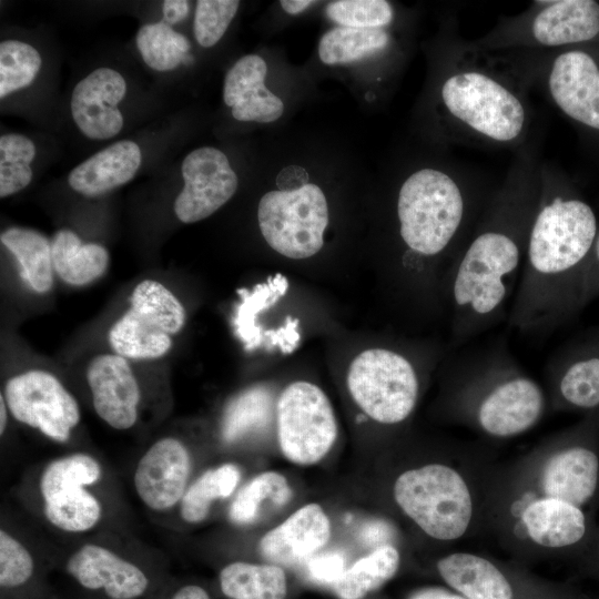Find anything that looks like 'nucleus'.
I'll use <instances>...</instances> for the list:
<instances>
[{"label":"nucleus","mask_w":599,"mask_h":599,"mask_svg":"<svg viewBox=\"0 0 599 599\" xmlns=\"http://www.w3.org/2000/svg\"><path fill=\"white\" fill-rule=\"evenodd\" d=\"M240 7L236 0H200L196 2L193 31L203 48L215 45L224 35Z\"/></svg>","instance_id":"a19ab883"},{"label":"nucleus","mask_w":599,"mask_h":599,"mask_svg":"<svg viewBox=\"0 0 599 599\" xmlns=\"http://www.w3.org/2000/svg\"><path fill=\"white\" fill-rule=\"evenodd\" d=\"M495 189L460 164L412 171L399 185L395 206L405 266L420 271L424 261L444 257L453 266Z\"/></svg>","instance_id":"20e7f679"},{"label":"nucleus","mask_w":599,"mask_h":599,"mask_svg":"<svg viewBox=\"0 0 599 599\" xmlns=\"http://www.w3.org/2000/svg\"><path fill=\"white\" fill-rule=\"evenodd\" d=\"M142 162L140 146L118 141L77 165L68 176L70 187L87 196H100L130 182Z\"/></svg>","instance_id":"5701e85b"},{"label":"nucleus","mask_w":599,"mask_h":599,"mask_svg":"<svg viewBox=\"0 0 599 599\" xmlns=\"http://www.w3.org/2000/svg\"><path fill=\"white\" fill-rule=\"evenodd\" d=\"M328 205L322 189L313 183L294 190L265 193L257 221L266 243L278 254L303 260L318 253L328 225Z\"/></svg>","instance_id":"9b49d317"},{"label":"nucleus","mask_w":599,"mask_h":599,"mask_svg":"<svg viewBox=\"0 0 599 599\" xmlns=\"http://www.w3.org/2000/svg\"><path fill=\"white\" fill-rule=\"evenodd\" d=\"M101 466L87 454H73L53 460L41 476L40 490L43 499L75 487L97 483L101 477Z\"/></svg>","instance_id":"58836bf2"},{"label":"nucleus","mask_w":599,"mask_h":599,"mask_svg":"<svg viewBox=\"0 0 599 599\" xmlns=\"http://www.w3.org/2000/svg\"><path fill=\"white\" fill-rule=\"evenodd\" d=\"M265 60L257 54L238 59L224 79L223 99L238 121L274 122L284 111L283 101L264 84Z\"/></svg>","instance_id":"4be33fe9"},{"label":"nucleus","mask_w":599,"mask_h":599,"mask_svg":"<svg viewBox=\"0 0 599 599\" xmlns=\"http://www.w3.org/2000/svg\"><path fill=\"white\" fill-rule=\"evenodd\" d=\"M599 296V229L588 255L580 287V309Z\"/></svg>","instance_id":"c03bdc74"},{"label":"nucleus","mask_w":599,"mask_h":599,"mask_svg":"<svg viewBox=\"0 0 599 599\" xmlns=\"http://www.w3.org/2000/svg\"><path fill=\"white\" fill-rule=\"evenodd\" d=\"M184 186L173 205L176 217L186 224L202 221L235 194L238 179L229 159L219 149L202 146L190 152L181 166Z\"/></svg>","instance_id":"2eb2a0df"},{"label":"nucleus","mask_w":599,"mask_h":599,"mask_svg":"<svg viewBox=\"0 0 599 599\" xmlns=\"http://www.w3.org/2000/svg\"><path fill=\"white\" fill-rule=\"evenodd\" d=\"M126 93L123 75L114 69L101 67L81 79L71 95V114L83 135L91 140H109L118 135L124 124L118 104Z\"/></svg>","instance_id":"a211bd4d"},{"label":"nucleus","mask_w":599,"mask_h":599,"mask_svg":"<svg viewBox=\"0 0 599 599\" xmlns=\"http://www.w3.org/2000/svg\"><path fill=\"white\" fill-rule=\"evenodd\" d=\"M130 306L111 326L108 341L113 353L129 361L165 356L186 321L180 300L162 283L143 280L129 297Z\"/></svg>","instance_id":"1a4fd4ad"},{"label":"nucleus","mask_w":599,"mask_h":599,"mask_svg":"<svg viewBox=\"0 0 599 599\" xmlns=\"http://www.w3.org/2000/svg\"><path fill=\"white\" fill-rule=\"evenodd\" d=\"M219 588L226 599H285L288 580L278 565L234 561L220 570Z\"/></svg>","instance_id":"cd10ccee"},{"label":"nucleus","mask_w":599,"mask_h":599,"mask_svg":"<svg viewBox=\"0 0 599 599\" xmlns=\"http://www.w3.org/2000/svg\"><path fill=\"white\" fill-rule=\"evenodd\" d=\"M392 35L383 29L336 27L318 43V57L325 64L349 63L389 48Z\"/></svg>","instance_id":"7c9ffc66"},{"label":"nucleus","mask_w":599,"mask_h":599,"mask_svg":"<svg viewBox=\"0 0 599 599\" xmlns=\"http://www.w3.org/2000/svg\"><path fill=\"white\" fill-rule=\"evenodd\" d=\"M436 115L448 142L514 152L532 136L530 85L505 52L465 39L457 26L444 39Z\"/></svg>","instance_id":"7ed1b4c3"},{"label":"nucleus","mask_w":599,"mask_h":599,"mask_svg":"<svg viewBox=\"0 0 599 599\" xmlns=\"http://www.w3.org/2000/svg\"><path fill=\"white\" fill-rule=\"evenodd\" d=\"M191 471V457L185 445L164 437L141 457L134 474L135 490L153 510H166L182 499Z\"/></svg>","instance_id":"aec40b11"},{"label":"nucleus","mask_w":599,"mask_h":599,"mask_svg":"<svg viewBox=\"0 0 599 599\" xmlns=\"http://www.w3.org/2000/svg\"><path fill=\"white\" fill-rule=\"evenodd\" d=\"M329 536L327 515L319 505L308 504L266 532L260 541V551L270 564H305L326 545Z\"/></svg>","instance_id":"412c9836"},{"label":"nucleus","mask_w":599,"mask_h":599,"mask_svg":"<svg viewBox=\"0 0 599 599\" xmlns=\"http://www.w3.org/2000/svg\"><path fill=\"white\" fill-rule=\"evenodd\" d=\"M407 599H466L456 591L440 587H424L412 592Z\"/></svg>","instance_id":"09e8293b"},{"label":"nucleus","mask_w":599,"mask_h":599,"mask_svg":"<svg viewBox=\"0 0 599 599\" xmlns=\"http://www.w3.org/2000/svg\"><path fill=\"white\" fill-rule=\"evenodd\" d=\"M598 229L590 204L542 161L539 202L507 317L510 327L542 334L580 309L581 280Z\"/></svg>","instance_id":"f03ea898"},{"label":"nucleus","mask_w":599,"mask_h":599,"mask_svg":"<svg viewBox=\"0 0 599 599\" xmlns=\"http://www.w3.org/2000/svg\"><path fill=\"white\" fill-rule=\"evenodd\" d=\"M599 419L587 417L566 444L552 453L541 473L545 497L583 509L599 493Z\"/></svg>","instance_id":"4468645a"},{"label":"nucleus","mask_w":599,"mask_h":599,"mask_svg":"<svg viewBox=\"0 0 599 599\" xmlns=\"http://www.w3.org/2000/svg\"><path fill=\"white\" fill-rule=\"evenodd\" d=\"M169 599H212V597L203 586L190 582L172 590Z\"/></svg>","instance_id":"de8ad7c7"},{"label":"nucleus","mask_w":599,"mask_h":599,"mask_svg":"<svg viewBox=\"0 0 599 599\" xmlns=\"http://www.w3.org/2000/svg\"><path fill=\"white\" fill-rule=\"evenodd\" d=\"M275 418L280 448L296 465L319 461L337 436L328 397L309 382H294L284 388L276 402Z\"/></svg>","instance_id":"f8f14e48"},{"label":"nucleus","mask_w":599,"mask_h":599,"mask_svg":"<svg viewBox=\"0 0 599 599\" xmlns=\"http://www.w3.org/2000/svg\"><path fill=\"white\" fill-rule=\"evenodd\" d=\"M101 512L99 500L84 487L64 489L44 499L47 519L69 532L91 529L100 520Z\"/></svg>","instance_id":"f704fd0d"},{"label":"nucleus","mask_w":599,"mask_h":599,"mask_svg":"<svg viewBox=\"0 0 599 599\" xmlns=\"http://www.w3.org/2000/svg\"><path fill=\"white\" fill-rule=\"evenodd\" d=\"M389 536L388 526L380 520H370L362 525L358 531V537L362 542L374 546L382 545V542Z\"/></svg>","instance_id":"a18cd8bd"},{"label":"nucleus","mask_w":599,"mask_h":599,"mask_svg":"<svg viewBox=\"0 0 599 599\" xmlns=\"http://www.w3.org/2000/svg\"><path fill=\"white\" fill-rule=\"evenodd\" d=\"M51 250L55 275L71 286H84L99 280L110 264L109 251L103 245L83 243L68 229L54 234Z\"/></svg>","instance_id":"a878e982"},{"label":"nucleus","mask_w":599,"mask_h":599,"mask_svg":"<svg viewBox=\"0 0 599 599\" xmlns=\"http://www.w3.org/2000/svg\"><path fill=\"white\" fill-rule=\"evenodd\" d=\"M3 396L18 422L55 441H67L80 422L78 402L49 372L30 369L12 376Z\"/></svg>","instance_id":"ddd939ff"},{"label":"nucleus","mask_w":599,"mask_h":599,"mask_svg":"<svg viewBox=\"0 0 599 599\" xmlns=\"http://www.w3.org/2000/svg\"><path fill=\"white\" fill-rule=\"evenodd\" d=\"M241 479V471L234 464H224L206 470L200 476L181 499V516L187 522L204 520L216 499L229 497Z\"/></svg>","instance_id":"473e14b6"},{"label":"nucleus","mask_w":599,"mask_h":599,"mask_svg":"<svg viewBox=\"0 0 599 599\" xmlns=\"http://www.w3.org/2000/svg\"><path fill=\"white\" fill-rule=\"evenodd\" d=\"M596 549L599 551V537H598V539H597Z\"/></svg>","instance_id":"603ef678"},{"label":"nucleus","mask_w":599,"mask_h":599,"mask_svg":"<svg viewBox=\"0 0 599 599\" xmlns=\"http://www.w3.org/2000/svg\"><path fill=\"white\" fill-rule=\"evenodd\" d=\"M85 377L98 416L114 429L131 428L138 419L141 394L129 359L113 352L97 355Z\"/></svg>","instance_id":"6ab92c4d"},{"label":"nucleus","mask_w":599,"mask_h":599,"mask_svg":"<svg viewBox=\"0 0 599 599\" xmlns=\"http://www.w3.org/2000/svg\"><path fill=\"white\" fill-rule=\"evenodd\" d=\"M288 281L281 273L270 276L264 283L254 286L252 292L242 290V303L235 317L236 333L245 343L246 349L264 344V332L256 324L260 312L274 305L287 291Z\"/></svg>","instance_id":"c9c22d12"},{"label":"nucleus","mask_w":599,"mask_h":599,"mask_svg":"<svg viewBox=\"0 0 599 599\" xmlns=\"http://www.w3.org/2000/svg\"><path fill=\"white\" fill-rule=\"evenodd\" d=\"M400 556L390 545L377 547L347 567L332 587L339 599H363L389 581L398 571Z\"/></svg>","instance_id":"c85d7f7f"},{"label":"nucleus","mask_w":599,"mask_h":599,"mask_svg":"<svg viewBox=\"0 0 599 599\" xmlns=\"http://www.w3.org/2000/svg\"><path fill=\"white\" fill-rule=\"evenodd\" d=\"M1 244L20 267L22 281L37 294L49 293L54 284L51 241L42 233L11 226L0 235Z\"/></svg>","instance_id":"bb28decb"},{"label":"nucleus","mask_w":599,"mask_h":599,"mask_svg":"<svg viewBox=\"0 0 599 599\" xmlns=\"http://www.w3.org/2000/svg\"><path fill=\"white\" fill-rule=\"evenodd\" d=\"M65 571L81 588L106 599H140L151 588V578L140 566L93 544L77 550Z\"/></svg>","instance_id":"f3484780"},{"label":"nucleus","mask_w":599,"mask_h":599,"mask_svg":"<svg viewBox=\"0 0 599 599\" xmlns=\"http://www.w3.org/2000/svg\"><path fill=\"white\" fill-rule=\"evenodd\" d=\"M441 579L466 599H514L506 575L491 561L477 555L454 552L436 565Z\"/></svg>","instance_id":"393cba45"},{"label":"nucleus","mask_w":599,"mask_h":599,"mask_svg":"<svg viewBox=\"0 0 599 599\" xmlns=\"http://www.w3.org/2000/svg\"><path fill=\"white\" fill-rule=\"evenodd\" d=\"M8 405L6 403V398L3 394L0 395V433L1 435L4 433L7 427V419H8Z\"/></svg>","instance_id":"3c124183"},{"label":"nucleus","mask_w":599,"mask_h":599,"mask_svg":"<svg viewBox=\"0 0 599 599\" xmlns=\"http://www.w3.org/2000/svg\"><path fill=\"white\" fill-rule=\"evenodd\" d=\"M599 40V2L534 1L473 42L488 51H550Z\"/></svg>","instance_id":"0eeeda50"},{"label":"nucleus","mask_w":599,"mask_h":599,"mask_svg":"<svg viewBox=\"0 0 599 599\" xmlns=\"http://www.w3.org/2000/svg\"><path fill=\"white\" fill-rule=\"evenodd\" d=\"M393 491L403 512L434 539L456 540L470 525V490L464 477L447 465L406 470L397 477Z\"/></svg>","instance_id":"6e6552de"},{"label":"nucleus","mask_w":599,"mask_h":599,"mask_svg":"<svg viewBox=\"0 0 599 599\" xmlns=\"http://www.w3.org/2000/svg\"><path fill=\"white\" fill-rule=\"evenodd\" d=\"M522 522L529 538L546 548L573 547L589 535L583 509L556 498L530 502L522 512Z\"/></svg>","instance_id":"b1692460"},{"label":"nucleus","mask_w":599,"mask_h":599,"mask_svg":"<svg viewBox=\"0 0 599 599\" xmlns=\"http://www.w3.org/2000/svg\"><path fill=\"white\" fill-rule=\"evenodd\" d=\"M326 16L341 27L383 29L395 19L393 6L385 0H337L326 7Z\"/></svg>","instance_id":"ea45409f"},{"label":"nucleus","mask_w":599,"mask_h":599,"mask_svg":"<svg viewBox=\"0 0 599 599\" xmlns=\"http://www.w3.org/2000/svg\"><path fill=\"white\" fill-rule=\"evenodd\" d=\"M292 497L286 478L276 471H264L250 480L236 495L230 508V518L237 525L255 521L264 502L273 508L287 504Z\"/></svg>","instance_id":"72a5a7b5"},{"label":"nucleus","mask_w":599,"mask_h":599,"mask_svg":"<svg viewBox=\"0 0 599 599\" xmlns=\"http://www.w3.org/2000/svg\"><path fill=\"white\" fill-rule=\"evenodd\" d=\"M282 9L288 14H298L306 10L309 6L314 4L315 1L311 0H282Z\"/></svg>","instance_id":"8fccbe9b"},{"label":"nucleus","mask_w":599,"mask_h":599,"mask_svg":"<svg viewBox=\"0 0 599 599\" xmlns=\"http://www.w3.org/2000/svg\"><path fill=\"white\" fill-rule=\"evenodd\" d=\"M458 403L489 436L508 438L532 428L546 407L542 388L504 347L458 358Z\"/></svg>","instance_id":"39448f33"},{"label":"nucleus","mask_w":599,"mask_h":599,"mask_svg":"<svg viewBox=\"0 0 599 599\" xmlns=\"http://www.w3.org/2000/svg\"><path fill=\"white\" fill-rule=\"evenodd\" d=\"M139 52L148 67L164 72L189 63L191 43L164 21L146 23L136 33Z\"/></svg>","instance_id":"2f4dec72"},{"label":"nucleus","mask_w":599,"mask_h":599,"mask_svg":"<svg viewBox=\"0 0 599 599\" xmlns=\"http://www.w3.org/2000/svg\"><path fill=\"white\" fill-rule=\"evenodd\" d=\"M530 88L579 126L599 133V40L550 51H505Z\"/></svg>","instance_id":"423d86ee"},{"label":"nucleus","mask_w":599,"mask_h":599,"mask_svg":"<svg viewBox=\"0 0 599 599\" xmlns=\"http://www.w3.org/2000/svg\"><path fill=\"white\" fill-rule=\"evenodd\" d=\"M190 11V3L185 0H165L163 2L164 22L171 27L183 21Z\"/></svg>","instance_id":"49530a36"},{"label":"nucleus","mask_w":599,"mask_h":599,"mask_svg":"<svg viewBox=\"0 0 599 599\" xmlns=\"http://www.w3.org/2000/svg\"><path fill=\"white\" fill-rule=\"evenodd\" d=\"M539 136L514 152L446 278L458 344L508 317L540 195Z\"/></svg>","instance_id":"f257e3e1"},{"label":"nucleus","mask_w":599,"mask_h":599,"mask_svg":"<svg viewBox=\"0 0 599 599\" xmlns=\"http://www.w3.org/2000/svg\"><path fill=\"white\" fill-rule=\"evenodd\" d=\"M347 387L366 416L383 425H397L414 412L420 383L416 366L403 353L375 347L353 359Z\"/></svg>","instance_id":"9d476101"},{"label":"nucleus","mask_w":599,"mask_h":599,"mask_svg":"<svg viewBox=\"0 0 599 599\" xmlns=\"http://www.w3.org/2000/svg\"><path fill=\"white\" fill-rule=\"evenodd\" d=\"M307 578L317 583L333 587L347 569L346 557L342 551L317 552L305 562Z\"/></svg>","instance_id":"37998d69"},{"label":"nucleus","mask_w":599,"mask_h":599,"mask_svg":"<svg viewBox=\"0 0 599 599\" xmlns=\"http://www.w3.org/2000/svg\"><path fill=\"white\" fill-rule=\"evenodd\" d=\"M554 398L599 419V331L565 345L549 362Z\"/></svg>","instance_id":"dca6fc26"},{"label":"nucleus","mask_w":599,"mask_h":599,"mask_svg":"<svg viewBox=\"0 0 599 599\" xmlns=\"http://www.w3.org/2000/svg\"><path fill=\"white\" fill-rule=\"evenodd\" d=\"M276 414L272 389L264 385L252 386L234 397L225 408L222 437L226 443L264 429Z\"/></svg>","instance_id":"c756f323"},{"label":"nucleus","mask_w":599,"mask_h":599,"mask_svg":"<svg viewBox=\"0 0 599 599\" xmlns=\"http://www.w3.org/2000/svg\"><path fill=\"white\" fill-rule=\"evenodd\" d=\"M34 575V561L27 548L7 531H0V586L12 591L27 586Z\"/></svg>","instance_id":"79ce46f5"},{"label":"nucleus","mask_w":599,"mask_h":599,"mask_svg":"<svg viewBox=\"0 0 599 599\" xmlns=\"http://www.w3.org/2000/svg\"><path fill=\"white\" fill-rule=\"evenodd\" d=\"M35 156L34 143L22 134L0 138V196L13 195L26 189L33 176L30 163Z\"/></svg>","instance_id":"e433bc0d"},{"label":"nucleus","mask_w":599,"mask_h":599,"mask_svg":"<svg viewBox=\"0 0 599 599\" xmlns=\"http://www.w3.org/2000/svg\"><path fill=\"white\" fill-rule=\"evenodd\" d=\"M42 59L31 44L19 40L0 43V98L29 87L41 69Z\"/></svg>","instance_id":"4c0bfd02"}]
</instances>
